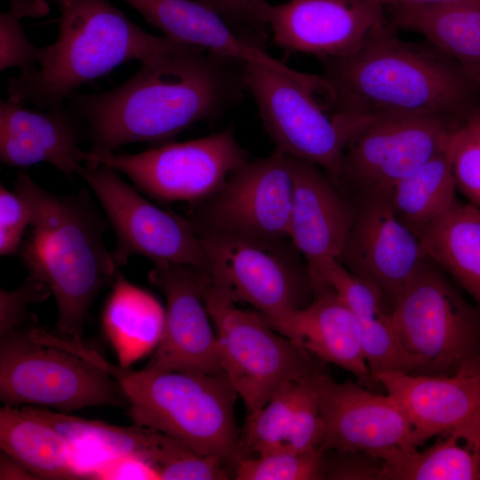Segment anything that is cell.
Returning <instances> with one entry per match:
<instances>
[{"label": "cell", "instance_id": "obj_1", "mask_svg": "<svg viewBox=\"0 0 480 480\" xmlns=\"http://www.w3.org/2000/svg\"><path fill=\"white\" fill-rule=\"evenodd\" d=\"M201 48L141 63L128 80L107 91L72 93L92 151L114 152L147 142L160 146L189 126L211 121L238 102L243 62Z\"/></svg>", "mask_w": 480, "mask_h": 480}, {"label": "cell", "instance_id": "obj_7", "mask_svg": "<svg viewBox=\"0 0 480 480\" xmlns=\"http://www.w3.org/2000/svg\"><path fill=\"white\" fill-rule=\"evenodd\" d=\"M35 322L0 335V398L4 405L36 404L61 412L128 407L118 383L105 369Z\"/></svg>", "mask_w": 480, "mask_h": 480}, {"label": "cell", "instance_id": "obj_26", "mask_svg": "<svg viewBox=\"0 0 480 480\" xmlns=\"http://www.w3.org/2000/svg\"><path fill=\"white\" fill-rule=\"evenodd\" d=\"M436 436L428 447L391 449L380 480H480V412Z\"/></svg>", "mask_w": 480, "mask_h": 480}, {"label": "cell", "instance_id": "obj_27", "mask_svg": "<svg viewBox=\"0 0 480 480\" xmlns=\"http://www.w3.org/2000/svg\"><path fill=\"white\" fill-rule=\"evenodd\" d=\"M388 22L425 36L473 80H480V3L392 6Z\"/></svg>", "mask_w": 480, "mask_h": 480}, {"label": "cell", "instance_id": "obj_33", "mask_svg": "<svg viewBox=\"0 0 480 480\" xmlns=\"http://www.w3.org/2000/svg\"><path fill=\"white\" fill-rule=\"evenodd\" d=\"M322 286L330 285L357 318L361 330L391 317V307L372 284L348 271L339 260L322 274Z\"/></svg>", "mask_w": 480, "mask_h": 480}, {"label": "cell", "instance_id": "obj_6", "mask_svg": "<svg viewBox=\"0 0 480 480\" xmlns=\"http://www.w3.org/2000/svg\"><path fill=\"white\" fill-rule=\"evenodd\" d=\"M244 88L253 97L264 127L278 149L313 163L333 180L344 149L366 116L337 109L336 92L325 77L288 73L243 62Z\"/></svg>", "mask_w": 480, "mask_h": 480}, {"label": "cell", "instance_id": "obj_14", "mask_svg": "<svg viewBox=\"0 0 480 480\" xmlns=\"http://www.w3.org/2000/svg\"><path fill=\"white\" fill-rule=\"evenodd\" d=\"M293 198L289 155L276 149L235 171L213 196L196 204L195 228L266 243L288 238Z\"/></svg>", "mask_w": 480, "mask_h": 480}, {"label": "cell", "instance_id": "obj_21", "mask_svg": "<svg viewBox=\"0 0 480 480\" xmlns=\"http://www.w3.org/2000/svg\"><path fill=\"white\" fill-rule=\"evenodd\" d=\"M410 419L420 444L480 412V355L451 375L376 374Z\"/></svg>", "mask_w": 480, "mask_h": 480}, {"label": "cell", "instance_id": "obj_28", "mask_svg": "<svg viewBox=\"0 0 480 480\" xmlns=\"http://www.w3.org/2000/svg\"><path fill=\"white\" fill-rule=\"evenodd\" d=\"M0 446L2 452L36 479L87 477L75 462L74 449L68 439L23 408L1 407Z\"/></svg>", "mask_w": 480, "mask_h": 480}, {"label": "cell", "instance_id": "obj_31", "mask_svg": "<svg viewBox=\"0 0 480 480\" xmlns=\"http://www.w3.org/2000/svg\"><path fill=\"white\" fill-rule=\"evenodd\" d=\"M456 182L446 146L390 191L397 219L419 239L457 200Z\"/></svg>", "mask_w": 480, "mask_h": 480}, {"label": "cell", "instance_id": "obj_12", "mask_svg": "<svg viewBox=\"0 0 480 480\" xmlns=\"http://www.w3.org/2000/svg\"><path fill=\"white\" fill-rule=\"evenodd\" d=\"M457 123L432 115H369L348 140L333 181L353 199L389 194L446 146Z\"/></svg>", "mask_w": 480, "mask_h": 480}, {"label": "cell", "instance_id": "obj_24", "mask_svg": "<svg viewBox=\"0 0 480 480\" xmlns=\"http://www.w3.org/2000/svg\"><path fill=\"white\" fill-rule=\"evenodd\" d=\"M168 38L242 62L295 73L261 46L242 37L215 10L198 0H124Z\"/></svg>", "mask_w": 480, "mask_h": 480}, {"label": "cell", "instance_id": "obj_3", "mask_svg": "<svg viewBox=\"0 0 480 480\" xmlns=\"http://www.w3.org/2000/svg\"><path fill=\"white\" fill-rule=\"evenodd\" d=\"M336 106L359 115H432L455 119L469 79L436 47L399 39L386 20L354 52L324 60Z\"/></svg>", "mask_w": 480, "mask_h": 480}, {"label": "cell", "instance_id": "obj_23", "mask_svg": "<svg viewBox=\"0 0 480 480\" xmlns=\"http://www.w3.org/2000/svg\"><path fill=\"white\" fill-rule=\"evenodd\" d=\"M318 374L284 382L261 410L246 416L240 428V458L320 447L324 424L316 385Z\"/></svg>", "mask_w": 480, "mask_h": 480}, {"label": "cell", "instance_id": "obj_38", "mask_svg": "<svg viewBox=\"0 0 480 480\" xmlns=\"http://www.w3.org/2000/svg\"><path fill=\"white\" fill-rule=\"evenodd\" d=\"M30 223V211L26 201L16 192L0 187V254H14L20 247L26 227Z\"/></svg>", "mask_w": 480, "mask_h": 480}, {"label": "cell", "instance_id": "obj_15", "mask_svg": "<svg viewBox=\"0 0 480 480\" xmlns=\"http://www.w3.org/2000/svg\"><path fill=\"white\" fill-rule=\"evenodd\" d=\"M207 274L172 263H156L149 272L150 284L165 296L166 310L161 340L145 369L224 374L216 332L203 296Z\"/></svg>", "mask_w": 480, "mask_h": 480}, {"label": "cell", "instance_id": "obj_18", "mask_svg": "<svg viewBox=\"0 0 480 480\" xmlns=\"http://www.w3.org/2000/svg\"><path fill=\"white\" fill-rule=\"evenodd\" d=\"M353 200L355 220L339 260L375 286L392 308L427 258L420 239L397 219L389 194Z\"/></svg>", "mask_w": 480, "mask_h": 480}, {"label": "cell", "instance_id": "obj_41", "mask_svg": "<svg viewBox=\"0 0 480 480\" xmlns=\"http://www.w3.org/2000/svg\"><path fill=\"white\" fill-rule=\"evenodd\" d=\"M0 479H35L20 463L2 452Z\"/></svg>", "mask_w": 480, "mask_h": 480}, {"label": "cell", "instance_id": "obj_35", "mask_svg": "<svg viewBox=\"0 0 480 480\" xmlns=\"http://www.w3.org/2000/svg\"><path fill=\"white\" fill-rule=\"evenodd\" d=\"M20 18L9 10L0 14V69L17 68L20 72L36 68L40 48L26 36Z\"/></svg>", "mask_w": 480, "mask_h": 480}, {"label": "cell", "instance_id": "obj_13", "mask_svg": "<svg viewBox=\"0 0 480 480\" xmlns=\"http://www.w3.org/2000/svg\"><path fill=\"white\" fill-rule=\"evenodd\" d=\"M76 174L95 193L116 232L112 255L116 266L138 254L156 264H179L208 273L203 244L189 220L155 206L109 166L86 163Z\"/></svg>", "mask_w": 480, "mask_h": 480}, {"label": "cell", "instance_id": "obj_2", "mask_svg": "<svg viewBox=\"0 0 480 480\" xmlns=\"http://www.w3.org/2000/svg\"><path fill=\"white\" fill-rule=\"evenodd\" d=\"M14 188L28 205L33 229L20 255L54 295L59 336L81 341L94 298L117 274L104 244L106 221L84 192L59 196L22 172Z\"/></svg>", "mask_w": 480, "mask_h": 480}, {"label": "cell", "instance_id": "obj_32", "mask_svg": "<svg viewBox=\"0 0 480 480\" xmlns=\"http://www.w3.org/2000/svg\"><path fill=\"white\" fill-rule=\"evenodd\" d=\"M324 450L276 452L238 459L233 467L236 480H321L324 479Z\"/></svg>", "mask_w": 480, "mask_h": 480}, {"label": "cell", "instance_id": "obj_10", "mask_svg": "<svg viewBox=\"0 0 480 480\" xmlns=\"http://www.w3.org/2000/svg\"><path fill=\"white\" fill-rule=\"evenodd\" d=\"M194 229L205 252L212 285L230 301L247 303L270 320L312 300L314 289L307 266L289 256L281 248L282 242Z\"/></svg>", "mask_w": 480, "mask_h": 480}, {"label": "cell", "instance_id": "obj_39", "mask_svg": "<svg viewBox=\"0 0 480 480\" xmlns=\"http://www.w3.org/2000/svg\"><path fill=\"white\" fill-rule=\"evenodd\" d=\"M198 1L215 10L242 37L254 44L249 33L251 35L253 28L261 26L256 17V8L262 0Z\"/></svg>", "mask_w": 480, "mask_h": 480}, {"label": "cell", "instance_id": "obj_5", "mask_svg": "<svg viewBox=\"0 0 480 480\" xmlns=\"http://www.w3.org/2000/svg\"><path fill=\"white\" fill-rule=\"evenodd\" d=\"M77 351L116 380L134 424L171 436L201 455L218 457L233 470L240 458L237 393L225 374L132 371L83 344Z\"/></svg>", "mask_w": 480, "mask_h": 480}, {"label": "cell", "instance_id": "obj_19", "mask_svg": "<svg viewBox=\"0 0 480 480\" xmlns=\"http://www.w3.org/2000/svg\"><path fill=\"white\" fill-rule=\"evenodd\" d=\"M290 156L293 198L288 238L302 255L313 289L326 265L339 260L351 230L356 204L316 164Z\"/></svg>", "mask_w": 480, "mask_h": 480}, {"label": "cell", "instance_id": "obj_29", "mask_svg": "<svg viewBox=\"0 0 480 480\" xmlns=\"http://www.w3.org/2000/svg\"><path fill=\"white\" fill-rule=\"evenodd\" d=\"M165 310L149 292L117 272L102 314V327L118 364L129 367L150 353L161 340Z\"/></svg>", "mask_w": 480, "mask_h": 480}, {"label": "cell", "instance_id": "obj_36", "mask_svg": "<svg viewBox=\"0 0 480 480\" xmlns=\"http://www.w3.org/2000/svg\"><path fill=\"white\" fill-rule=\"evenodd\" d=\"M51 293L49 286L32 275L14 290L1 289L0 335L35 320L28 313V305L45 300Z\"/></svg>", "mask_w": 480, "mask_h": 480}, {"label": "cell", "instance_id": "obj_37", "mask_svg": "<svg viewBox=\"0 0 480 480\" xmlns=\"http://www.w3.org/2000/svg\"><path fill=\"white\" fill-rule=\"evenodd\" d=\"M324 479L380 480L382 461L364 452L328 450L323 455Z\"/></svg>", "mask_w": 480, "mask_h": 480}, {"label": "cell", "instance_id": "obj_34", "mask_svg": "<svg viewBox=\"0 0 480 480\" xmlns=\"http://www.w3.org/2000/svg\"><path fill=\"white\" fill-rule=\"evenodd\" d=\"M447 149L457 188L480 207V109L456 124Z\"/></svg>", "mask_w": 480, "mask_h": 480}, {"label": "cell", "instance_id": "obj_4", "mask_svg": "<svg viewBox=\"0 0 480 480\" xmlns=\"http://www.w3.org/2000/svg\"><path fill=\"white\" fill-rule=\"evenodd\" d=\"M60 10L56 40L40 48L36 68L8 79L9 100L42 108L61 105L124 62H150L195 48L148 33L108 0H68Z\"/></svg>", "mask_w": 480, "mask_h": 480}, {"label": "cell", "instance_id": "obj_11", "mask_svg": "<svg viewBox=\"0 0 480 480\" xmlns=\"http://www.w3.org/2000/svg\"><path fill=\"white\" fill-rule=\"evenodd\" d=\"M81 156L87 164H104L126 174L144 193L164 203L204 201L248 161L230 127L132 155L83 150Z\"/></svg>", "mask_w": 480, "mask_h": 480}, {"label": "cell", "instance_id": "obj_42", "mask_svg": "<svg viewBox=\"0 0 480 480\" xmlns=\"http://www.w3.org/2000/svg\"><path fill=\"white\" fill-rule=\"evenodd\" d=\"M383 8L392 6H420L458 3H480V0H370Z\"/></svg>", "mask_w": 480, "mask_h": 480}, {"label": "cell", "instance_id": "obj_22", "mask_svg": "<svg viewBox=\"0 0 480 480\" xmlns=\"http://www.w3.org/2000/svg\"><path fill=\"white\" fill-rule=\"evenodd\" d=\"M265 320L320 361L349 372L363 386L373 385L360 324L330 285L316 289L312 300L304 308Z\"/></svg>", "mask_w": 480, "mask_h": 480}, {"label": "cell", "instance_id": "obj_25", "mask_svg": "<svg viewBox=\"0 0 480 480\" xmlns=\"http://www.w3.org/2000/svg\"><path fill=\"white\" fill-rule=\"evenodd\" d=\"M23 409L50 424L73 448H91L115 460H141L154 465L156 472L177 467L196 454L182 442L150 428L118 427L64 412L30 406Z\"/></svg>", "mask_w": 480, "mask_h": 480}, {"label": "cell", "instance_id": "obj_9", "mask_svg": "<svg viewBox=\"0 0 480 480\" xmlns=\"http://www.w3.org/2000/svg\"><path fill=\"white\" fill-rule=\"evenodd\" d=\"M394 329L425 375H451L480 355V310L434 262H425L395 300Z\"/></svg>", "mask_w": 480, "mask_h": 480}, {"label": "cell", "instance_id": "obj_16", "mask_svg": "<svg viewBox=\"0 0 480 480\" xmlns=\"http://www.w3.org/2000/svg\"><path fill=\"white\" fill-rule=\"evenodd\" d=\"M324 451L364 452L420 446L406 412L389 394L380 395L350 380L339 382L324 370L316 380Z\"/></svg>", "mask_w": 480, "mask_h": 480}, {"label": "cell", "instance_id": "obj_40", "mask_svg": "<svg viewBox=\"0 0 480 480\" xmlns=\"http://www.w3.org/2000/svg\"><path fill=\"white\" fill-rule=\"evenodd\" d=\"M10 12L20 17H41L48 13V2L45 0H7Z\"/></svg>", "mask_w": 480, "mask_h": 480}, {"label": "cell", "instance_id": "obj_20", "mask_svg": "<svg viewBox=\"0 0 480 480\" xmlns=\"http://www.w3.org/2000/svg\"><path fill=\"white\" fill-rule=\"evenodd\" d=\"M34 110L9 99L0 101V158L10 166L49 163L71 177L82 165L80 116L64 104Z\"/></svg>", "mask_w": 480, "mask_h": 480}, {"label": "cell", "instance_id": "obj_30", "mask_svg": "<svg viewBox=\"0 0 480 480\" xmlns=\"http://www.w3.org/2000/svg\"><path fill=\"white\" fill-rule=\"evenodd\" d=\"M420 241L425 257L466 290L480 310V207L456 200Z\"/></svg>", "mask_w": 480, "mask_h": 480}, {"label": "cell", "instance_id": "obj_17", "mask_svg": "<svg viewBox=\"0 0 480 480\" xmlns=\"http://www.w3.org/2000/svg\"><path fill=\"white\" fill-rule=\"evenodd\" d=\"M384 11L370 0H262L256 17L278 46L325 60L356 51L386 20Z\"/></svg>", "mask_w": 480, "mask_h": 480}, {"label": "cell", "instance_id": "obj_43", "mask_svg": "<svg viewBox=\"0 0 480 480\" xmlns=\"http://www.w3.org/2000/svg\"><path fill=\"white\" fill-rule=\"evenodd\" d=\"M45 1L55 4L60 9L68 0H45Z\"/></svg>", "mask_w": 480, "mask_h": 480}, {"label": "cell", "instance_id": "obj_8", "mask_svg": "<svg viewBox=\"0 0 480 480\" xmlns=\"http://www.w3.org/2000/svg\"><path fill=\"white\" fill-rule=\"evenodd\" d=\"M203 296L214 327L222 370L247 415L257 413L288 380L316 376V357L272 328L258 311L239 308L220 293L209 276Z\"/></svg>", "mask_w": 480, "mask_h": 480}]
</instances>
